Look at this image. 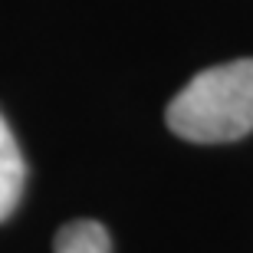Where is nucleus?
Returning a JSON list of instances; mask_svg holds the SVG:
<instances>
[{
  "label": "nucleus",
  "instance_id": "obj_2",
  "mask_svg": "<svg viewBox=\"0 0 253 253\" xmlns=\"http://www.w3.org/2000/svg\"><path fill=\"white\" fill-rule=\"evenodd\" d=\"M23 178H27L23 155L17 148V138H13L10 125L0 115V220H7L17 211L20 194H23Z\"/></svg>",
  "mask_w": 253,
  "mask_h": 253
},
{
  "label": "nucleus",
  "instance_id": "obj_1",
  "mask_svg": "<svg viewBox=\"0 0 253 253\" xmlns=\"http://www.w3.org/2000/svg\"><path fill=\"white\" fill-rule=\"evenodd\" d=\"M168 128L184 141L220 145L253 131V59L197 73L168 105Z\"/></svg>",
  "mask_w": 253,
  "mask_h": 253
},
{
  "label": "nucleus",
  "instance_id": "obj_3",
  "mask_svg": "<svg viewBox=\"0 0 253 253\" xmlns=\"http://www.w3.org/2000/svg\"><path fill=\"white\" fill-rule=\"evenodd\" d=\"M53 253H112V240L99 220H73L59 227Z\"/></svg>",
  "mask_w": 253,
  "mask_h": 253
}]
</instances>
